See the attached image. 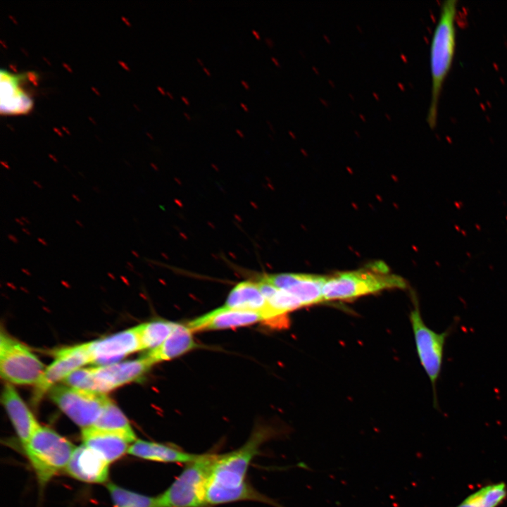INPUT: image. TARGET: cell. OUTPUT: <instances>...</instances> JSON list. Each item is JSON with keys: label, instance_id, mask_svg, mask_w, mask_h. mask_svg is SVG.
Masks as SVG:
<instances>
[{"label": "cell", "instance_id": "cell-44", "mask_svg": "<svg viewBox=\"0 0 507 507\" xmlns=\"http://www.w3.org/2000/svg\"><path fill=\"white\" fill-rule=\"evenodd\" d=\"M122 20L127 26H131V24L129 23V21L126 19L125 17H122Z\"/></svg>", "mask_w": 507, "mask_h": 507}, {"label": "cell", "instance_id": "cell-63", "mask_svg": "<svg viewBox=\"0 0 507 507\" xmlns=\"http://www.w3.org/2000/svg\"><path fill=\"white\" fill-rule=\"evenodd\" d=\"M79 174H80V175H81L82 177H84V175H83V174H82V173L79 172Z\"/></svg>", "mask_w": 507, "mask_h": 507}, {"label": "cell", "instance_id": "cell-8", "mask_svg": "<svg viewBox=\"0 0 507 507\" xmlns=\"http://www.w3.org/2000/svg\"><path fill=\"white\" fill-rule=\"evenodd\" d=\"M51 400L82 429L92 427L110 399L106 394L57 385L49 391Z\"/></svg>", "mask_w": 507, "mask_h": 507}, {"label": "cell", "instance_id": "cell-18", "mask_svg": "<svg viewBox=\"0 0 507 507\" xmlns=\"http://www.w3.org/2000/svg\"><path fill=\"white\" fill-rule=\"evenodd\" d=\"M127 453L142 459L166 463L188 464L197 459L200 454L184 451L173 445L137 439Z\"/></svg>", "mask_w": 507, "mask_h": 507}, {"label": "cell", "instance_id": "cell-36", "mask_svg": "<svg viewBox=\"0 0 507 507\" xmlns=\"http://www.w3.org/2000/svg\"><path fill=\"white\" fill-rule=\"evenodd\" d=\"M37 241L44 246H47V244H48L47 242L42 238H40V237L37 238Z\"/></svg>", "mask_w": 507, "mask_h": 507}, {"label": "cell", "instance_id": "cell-9", "mask_svg": "<svg viewBox=\"0 0 507 507\" xmlns=\"http://www.w3.org/2000/svg\"><path fill=\"white\" fill-rule=\"evenodd\" d=\"M88 363H92L89 342L56 350L54 361L45 368L35 385L33 402L38 403L56 383L63 381L71 373Z\"/></svg>", "mask_w": 507, "mask_h": 507}, {"label": "cell", "instance_id": "cell-15", "mask_svg": "<svg viewBox=\"0 0 507 507\" xmlns=\"http://www.w3.org/2000/svg\"><path fill=\"white\" fill-rule=\"evenodd\" d=\"M108 467L109 463L99 453L82 444L75 449L65 470L77 480L101 484L108 479Z\"/></svg>", "mask_w": 507, "mask_h": 507}, {"label": "cell", "instance_id": "cell-24", "mask_svg": "<svg viewBox=\"0 0 507 507\" xmlns=\"http://www.w3.org/2000/svg\"><path fill=\"white\" fill-rule=\"evenodd\" d=\"M177 323L155 320L136 326L142 350H152L161 344L170 334Z\"/></svg>", "mask_w": 507, "mask_h": 507}, {"label": "cell", "instance_id": "cell-29", "mask_svg": "<svg viewBox=\"0 0 507 507\" xmlns=\"http://www.w3.org/2000/svg\"><path fill=\"white\" fill-rule=\"evenodd\" d=\"M251 32H252V34L255 36V37H256L257 39H261V35H260L259 32H258L257 30H254H254H251Z\"/></svg>", "mask_w": 507, "mask_h": 507}, {"label": "cell", "instance_id": "cell-55", "mask_svg": "<svg viewBox=\"0 0 507 507\" xmlns=\"http://www.w3.org/2000/svg\"><path fill=\"white\" fill-rule=\"evenodd\" d=\"M93 189L97 193H99L100 192L99 189L95 186L93 187Z\"/></svg>", "mask_w": 507, "mask_h": 507}, {"label": "cell", "instance_id": "cell-16", "mask_svg": "<svg viewBox=\"0 0 507 507\" xmlns=\"http://www.w3.org/2000/svg\"><path fill=\"white\" fill-rule=\"evenodd\" d=\"M1 402L23 446L39 427L32 413L14 387L6 383L3 389Z\"/></svg>", "mask_w": 507, "mask_h": 507}, {"label": "cell", "instance_id": "cell-17", "mask_svg": "<svg viewBox=\"0 0 507 507\" xmlns=\"http://www.w3.org/2000/svg\"><path fill=\"white\" fill-rule=\"evenodd\" d=\"M83 444L99 453L111 463L128 452L132 443L123 435L93 427L82 429Z\"/></svg>", "mask_w": 507, "mask_h": 507}, {"label": "cell", "instance_id": "cell-34", "mask_svg": "<svg viewBox=\"0 0 507 507\" xmlns=\"http://www.w3.org/2000/svg\"><path fill=\"white\" fill-rule=\"evenodd\" d=\"M265 41L266 44H267L269 46H273V41H272L271 39H270V38H268V37H266V38L265 39Z\"/></svg>", "mask_w": 507, "mask_h": 507}, {"label": "cell", "instance_id": "cell-54", "mask_svg": "<svg viewBox=\"0 0 507 507\" xmlns=\"http://www.w3.org/2000/svg\"><path fill=\"white\" fill-rule=\"evenodd\" d=\"M10 68H11L14 72H16V71H17V68H15V66L13 65L12 64L10 65Z\"/></svg>", "mask_w": 507, "mask_h": 507}, {"label": "cell", "instance_id": "cell-5", "mask_svg": "<svg viewBox=\"0 0 507 507\" xmlns=\"http://www.w3.org/2000/svg\"><path fill=\"white\" fill-rule=\"evenodd\" d=\"M218 454H200L186 467L161 494L157 507H209L206 493L209 477Z\"/></svg>", "mask_w": 507, "mask_h": 507}, {"label": "cell", "instance_id": "cell-1", "mask_svg": "<svg viewBox=\"0 0 507 507\" xmlns=\"http://www.w3.org/2000/svg\"><path fill=\"white\" fill-rule=\"evenodd\" d=\"M274 434L269 428L258 427L237 450L218 454L206 488V501L209 507L243 501L273 504L249 484L246 475L262 444Z\"/></svg>", "mask_w": 507, "mask_h": 507}, {"label": "cell", "instance_id": "cell-41", "mask_svg": "<svg viewBox=\"0 0 507 507\" xmlns=\"http://www.w3.org/2000/svg\"><path fill=\"white\" fill-rule=\"evenodd\" d=\"M15 220L20 225L23 226L24 222L20 218H15Z\"/></svg>", "mask_w": 507, "mask_h": 507}, {"label": "cell", "instance_id": "cell-46", "mask_svg": "<svg viewBox=\"0 0 507 507\" xmlns=\"http://www.w3.org/2000/svg\"><path fill=\"white\" fill-rule=\"evenodd\" d=\"M54 130L55 132H56V133L58 134V135H59V136H61V137L63 136L62 132H61L58 129L54 127Z\"/></svg>", "mask_w": 507, "mask_h": 507}, {"label": "cell", "instance_id": "cell-10", "mask_svg": "<svg viewBox=\"0 0 507 507\" xmlns=\"http://www.w3.org/2000/svg\"><path fill=\"white\" fill-rule=\"evenodd\" d=\"M226 307L261 314L263 323L272 328L284 329L289 325L288 316H277L269 307L257 281H242L230 292Z\"/></svg>", "mask_w": 507, "mask_h": 507}, {"label": "cell", "instance_id": "cell-7", "mask_svg": "<svg viewBox=\"0 0 507 507\" xmlns=\"http://www.w3.org/2000/svg\"><path fill=\"white\" fill-rule=\"evenodd\" d=\"M45 368L41 361L25 345L1 332L0 338V373L8 383L36 385Z\"/></svg>", "mask_w": 507, "mask_h": 507}, {"label": "cell", "instance_id": "cell-26", "mask_svg": "<svg viewBox=\"0 0 507 507\" xmlns=\"http://www.w3.org/2000/svg\"><path fill=\"white\" fill-rule=\"evenodd\" d=\"M63 382L65 385L71 387L97 392L92 368H80L71 373Z\"/></svg>", "mask_w": 507, "mask_h": 507}, {"label": "cell", "instance_id": "cell-62", "mask_svg": "<svg viewBox=\"0 0 507 507\" xmlns=\"http://www.w3.org/2000/svg\"><path fill=\"white\" fill-rule=\"evenodd\" d=\"M146 134H147L149 137L153 138V137L151 136V134H149V133L147 132Z\"/></svg>", "mask_w": 507, "mask_h": 507}, {"label": "cell", "instance_id": "cell-3", "mask_svg": "<svg viewBox=\"0 0 507 507\" xmlns=\"http://www.w3.org/2000/svg\"><path fill=\"white\" fill-rule=\"evenodd\" d=\"M406 287L407 282L402 277L389 273L383 265H376L327 276L323 297L324 301L350 300L383 290Z\"/></svg>", "mask_w": 507, "mask_h": 507}, {"label": "cell", "instance_id": "cell-4", "mask_svg": "<svg viewBox=\"0 0 507 507\" xmlns=\"http://www.w3.org/2000/svg\"><path fill=\"white\" fill-rule=\"evenodd\" d=\"M41 487L65 470L76 446L55 430L41 426L23 446Z\"/></svg>", "mask_w": 507, "mask_h": 507}, {"label": "cell", "instance_id": "cell-43", "mask_svg": "<svg viewBox=\"0 0 507 507\" xmlns=\"http://www.w3.org/2000/svg\"><path fill=\"white\" fill-rule=\"evenodd\" d=\"M72 196H73V198L75 201H77V202H80V201H81L80 199V198L78 197V196H77L76 194H72Z\"/></svg>", "mask_w": 507, "mask_h": 507}, {"label": "cell", "instance_id": "cell-22", "mask_svg": "<svg viewBox=\"0 0 507 507\" xmlns=\"http://www.w3.org/2000/svg\"><path fill=\"white\" fill-rule=\"evenodd\" d=\"M256 281L269 307L277 316H288L289 313L303 307L299 300L288 292L258 278Z\"/></svg>", "mask_w": 507, "mask_h": 507}, {"label": "cell", "instance_id": "cell-31", "mask_svg": "<svg viewBox=\"0 0 507 507\" xmlns=\"http://www.w3.org/2000/svg\"><path fill=\"white\" fill-rule=\"evenodd\" d=\"M118 63L126 70H130L129 67L127 65V64L125 62L119 61Z\"/></svg>", "mask_w": 507, "mask_h": 507}, {"label": "cell", "instance_id": "cell-27", "mask_svg": "<svg viewBox=\"0 0 507 507\" xmlns=\"http://www.w3.org/2000/svg\"><path fill=\"white\" fill-rule=\"evenodd\" d=\"M27 79L30 82H31L33 84L37 85V78L38 75L34 73V72H29L27 73Z\"/></svg>", "mask_w": 507, "mask_h": 507}, {"label": "cell", "instance_id": "cell-40", "mask_svg": "<svg viewBox=\"0 0 507 507\" xmlns=\"http://www.w3.org/2000/svg\"><path fill=\"white\" fill-rule=\"evenodd\" d=\"M33 184H34L36 187H37L38 188H39V189H42V188H43V187L42 186V184H41L40 183H39L38 182L35 181V180L33 181Z\"/></svg>", "mask_w": 507, "mask_h": 507}, {"label": "cell", "instance_id": "cell-19", "mask_svg": "<svg viewBox=\"0 0 507 507\" xmlns=\"http://www.w3.org/2000/svg\"><path fill=\"white\" fill-rule=\"evenodd\" d=\"M193 332L187 325L177 323L170 334L156 348L144 356L153 365L170 361L197 347Z\"/></svg>", "mask_w": 507, "mask_h": 507}, {"label": "cell", "instance_id": "cell-47", "mask_svg": "<svg viewBox=\"0 0 507 507\" xmlns=\"http://www.w3.org/2000/svg\"><path fill=\"white\" fill-rule=\"evenodd\" d=\"M22 231L23 232H25V234H27V235H31V233L30 232V231L26 228L23 227Z\"/></svg>", "mask_w": 507, "mask_h": 507}, {"label": "cell", "instance_id": "cell-28", "mask_svg": "<svg viewBox=\"0 0 507 507\" xmlns=\"http://www.w3.org/2000/svg\"><path fill=\"white\" fill-rule=\"evenodd\" d=\"M8 238L12 242H13V243H15V244H18V239L16 238V237H15L14 235H13V234H8Z\"/></svg>", "mask_w": 507, "mask_h": 507}, {"label": "cell", "instance_id": "cell-58", "mask_svg": "<svg viewBox=\"0 0 507 507\" xmlns=\"http://www.w3.org/2000/svg\"><path fill=\"white\" fill-rule=\"evenodd\" d=\"M267 123L268 124V126H269V127L271 128V130H273V126H272L271 123H270L268 120H267Z\"/></svg>", "mask_w": 507, "mask_h": 507}, {"label": "cell", "instance_id": "cell-25", "mask_svg": "<svg viewBox=\"0 0 507 507\" xmlns=\"http://www.w3.org/2000/svg\"><path fill=\"white\" fill-rule=\"evenodd\" d=\"M114 507H157L156 497L134 492L113 483L107 484Z\"/></svg>", "mask_w": 507, "mask_h": 507}, {"label": "cell", "instance_id": "cell-6", "mask_svg": "<svg viewBox=\"0 0 507 507\" xmlns=\"http://www.w3.org/2000/svg\"><path fill=\"white\" fill-rule=\"evenodd\" d=\"M410 313V320L419 361L426 373L433 389L434 406H438L436 385L442 371L444 347L447 338L456 325L439 333L430 328L424 322L417 300Z\"/></svg>", "mask_w": 507, "mask_h": 507}, {"label": "cell", "instance_id": "cell-20", "mask_svg": "<svg viewBox=\"0 0 507 507\" xmlns=\"http://www.w3.org/2000/svg\"><path fill=\"white\" fill-rule=\"evenodd\" d=\"M20 75L1 72V113H26L32 108L33 101L19 87Z\"/></svg>", "mask_w": 507, "mask_h": 507}, {"label": "cell", "instance_id": "cell-14", "mask_svg": "<svg viewBox=\"0 0 507 507\" xmlns=\"http://www.w3.org/2000/svg\"><path fill=\"white\" fill-rule=\"evenodd\" d=\"M263 323V316L257 313L234 309L223 306L191 321L187 325L193 332L236 328Z\"/></svg>", "mask_w": 507, "mask_h": 507}, {"label": "cell", "instance_id": "cell-33", "mask_svg": "<svg viewBox=\"0 0 507 507\" xmlns=\"http://www.w3.org/2000/svg\"><path fill=\"white\" fill-rule=\"evenodd\" d=\"M181 99H182V101L185 104L189 105L190 102H189V99H188L186 96H181Z\"/></svg>", "mask_w": 507, "mask_h": 507}, {"label": "cell", "instance_id": "cell-23", "mask_svg": "<svg viewBox=\"0 0 507 507\" xmlns=\"http://www.w3.org/2000/svg\"><path fill=\"white\" fill-rule=\"evenodd\" d=\"M507 498L503 482L489 484L468 496L456 507H498Z\"/></svg>", "mask_w": 507, "mask_h": 507}, {"label": "cell", "instance_id": "cell-56", "mask_svg": "<svg viewBox=\"0 0 507 507\" xmlns=\"http://www.w3.org/2000/svg\"><path fill=\"white\" fill-rule=\"evenodd\" d=\"M271 59L275 64L278 65L277 61L274 57H272Z\"/></svg>", "mask_w": 507, "mask_h": 507}, {"label": "cell", "instance_id": "cell-42", "mask_svg": "<svg viewBox=\"0 0 507 507\" xmlns=\"http://www.w3.org/2000/svg\"><path fill=\"white\" fill-rule=\"evenodd\" d=\"M203 70L206 73V75H208L209 76L211 75L210 70L206 67L203 66Z\"/></svg>", "mask_w": 507, "mask_h": 507}, {"label": "cell", "instance_id": "cell-52", "mask_svg": "<svg viewBox=\"0 0 507 507\" xmlns=\"http://www.w3.org/2000/svg\"><path fill=\"white\" fill-rule=\"evenodd\" d=\"M75 223H76L80 227H84V225H82V223L79 220H75Z\"/></svg>", "mask_w": 507, "mask_h": 507}, {"label": "cell", "instance_id": "cell-13", "mask_svg": "<svg viewBox=\"0 0 507 507\" xmlns=\"http://www.w3.org/2000/svg\"><path fill=\"white\" fill-rule=\"evenodd\" d=\"M89 344L92 363L97 366L118 363L127 355L142 350L136 327Z\"/></svg>", "mask_w": 507, "mask_h": 507}, {"label": "cell", "instance_id": "cell-32", "mask_svg": "<svg viewBox=\"0 0 507 507\" xmlns=\"http://www.w3.org/2000/svg\"><path fill=\"white\" fill-rule=\"evenodd\" d=\"M156 88L158 90V92H161L163 95L166 94V91L161 86H157Z\"/></svg>", "mask_w": 507, "mask_h": 507}, {"label": "cell", "instance_id": "cell-2", "mask_svg": "<svg viewBox=\"0 0 507 507\" xmlns=\"http://www.w3.org/2000/svg\"><path fill=\"white\" fill-rule=\"evenodd\" d=\"M458 1L446 0L440 6L438 21L430 46L431 94L427 123L433 130L437 124L439 101L452 66L456 47V20Z\"/></svg>", "mask_w": 507, "mask_h": 507}, {"label": "cell", "instance_id": "cell-21", "mask_svg": "<svg viewBox=\"0 0 507 507\" xmlns=\"http://www.w3.org/2000/svg\"><path fill=\"white\" fill-rule=\"evenodd\" d=\"M92 427L120 434L128 439L132 444L137 440L135 433L129 420L111 399L106 404L100 416Z\"/></svg>", "mask_w": 507, "mask_h": 507}, {"label": "cell", "instance_id": "cell-50", "mask_svg": "<svg viewBox=\"0 0 507 507\" xmlns=\"http://www.w3.org/2000/svg\"><path fill=\"white\" fill-rule=\"evenodd\" d=\"M184 115L186 117V118H187L188 120H190L192 119L191 117H190V115H189L187 113H186V112H184Z\"/></svg>", "mask_w": 507, "mask_h": 507}, {"label": "cell", "instance_id": "cell-59", "mask_svg": "<svg viewBox=\"0 0 507 507\" xmlns=\"http://www.w3.org/2000/svg\"><path fill=\"white\" fill-rule=\"evenodd\" d=\"M131 252H132V254L133 255H134L135 256H137V257L139 256L138 254H137V252H135L134 251H132Z\"/></svg>", "mask_w": 507, "mask_h": 507}, {"label": "cell", "instance_id": "cell-30", "mask_svg": "<svg viewBox=\"0 0 507 507\" xmlns=\"http://www.w3.org/2000/svg\"><path fill=\"white\" fill-rule=\"evenodd\" d=\"M241 84H242V86H243L246 89H250L249 84L248 82H246L245 80H241Z\"/></svg>", "mask_w": 507, "mask_h": 507}, {"label": "cell", "instance_id": "cell-12", "mask_svg": "<svg viewBox=\"0 0 507 507\" xmlns=\"http://www.w3.org/2000/svg\"><path fill=\"white\" fill-rule=\"evenodd\" d=\"M153 364L145 357L92 367L96 392L106 394L117 387L141 379Z\"/></svg>", "mask_w": 507, "mask_h": 507}, {"label": "cell", "instance_id": "cell-60", "mask_svg": "<svg viewBox=\"0 0 507 507\" xmlns=\"http://www.w3.org/2000/svg\"><path fill=\"white\" fill-rule=\"evenodd\" d=\"M62 128L63 129V130H64L65 132H66L67 133H68V134H70V132H69V131H68V130H67V129H66L65 127H62Z\"/></svg>", "mask_w": 507, "mask_h": 507}, {"label": "cell", "instance_id": "cell-61", "mask_svg": "<svg viewBox=\"0 0 507 507\" xmlns=\"http://www.w3.org/2000/svg\"><path fill=\"white\" fill-rule=\"evenodd\" d=\"M127 265H129V266H130V267H133V266L132 265V263H130L129 261L127 262Z\"/></svg>", "mask_w": 507, "mask_h": 507}, {"label": "cell", "instance_id": "cell-39", "mask_svg": "<svg viewBox=\"0 0 507 507\" xmlns=\"http://www.w3.org/2000/svg\"><path fill=\"white\" fill-rule=\"evenodd\" d=\"M1 165H3L6 169H9V168H10L9 165H8V163H7L6 162H5V161H1Z\"/></svg>", "mask_w": 507, "mask_h": 507}, {"label": "cell", "instance_id": "cell-45", "mask_svg": "<svg viewBox=\"0 0 507 507\" xmlns=\"http://www.w3.org/2000/svg\"><path fill=\"white\" fill-rule=\"evenodd\" d=\"M20 219H21L23 222H25V223H28V224L30 223V220H29L27 218H25V217H24V216H21V217H20Z\"/></svg>", "mask_w": 507, "mask_h": 507}, {"label": "cell", "instance_id": "cell-57", "mask_svg": "<svg viewBox=\"0 0 507 507\" xmlns=\"http://www.w3.org/2000/svg\"><path fill=\"white\" fill-rule=\"evenodd\" d=\"M22 271L24 272V273H25L27 274V275H30V273H29V271H28L27 270H26V269H22Z\"/></svg>", "mask_w": 507, "mask_h": 507}, {"label": "cell", "instance_id": "cell-37", "mask_svg": "<svg viewBox=\"0 0 507 507\" xmlns=\"http://www.w3.org/2000/svg\"><path fill=\"white\" fill-rule=\"evenodd\" d=\"M240 106L245 111H249V107L244 103L241 102Z\"/></svg>", "mask_w": 507, "mask_h": 507}, {"label": "cell", "instance_id": "cell-35", "mask_svg": "<svg viewBox=\"0 0 507 507\" xmlns=\"http://www.w3.org/2000/svg\"><path fill=\"white\" fill-rule=\"evenodd\" d=\"M62 65H63V66L68 71H69L70 73H72V72H73V70H72V68L70 67V65H68L66 64L65 63H63Z\"/></svg>", "mask_w": 507, "mask_h": 507}, {"label": "cell", "instance_id": "cell-48", "mask_svg": "<svg viewBox=\"0 0 507 507\" xmlns=\"http://www.w3.org/2000/svg\"><path fill=\"white\" fill-rule=\"evenodd\" d=\"M236 132H237L240 137H244L243 132H242L241 130H239V129H236Z\"/></svg>", "mask_w": 507, "mask_h": 507}, {"label": "cell", "instance_id": "cell-11", "mask_svg": "<svg viewBox=\"0 0 507 507\" xmlns=\"http://www.w3.org/2000/svg\"><path fill=\"white\" fill-rule=\"evenodd\" d=\"M327 275L306 273L265 274L258 279L295 296L303 307L324 301L323 287Z\"/></svg>", "mask_w": 507, "mask_h": 507}, {"label": "cell", "instance_id": "cell-49", "mask_svg": "<svg viewBox=\"0 0 507 507\" xmlns=\"http://www.w3.org/2000/svg\"><path fill=\"white\" fill-rule=\"evenodd\" d=\"M91 89H92V91H93L94 93H96L98 96L100 95V93L98 92V89H95V88L93 87H92Z\"/></svg>", "mask_w": 507, "mask_h": 507}, {"label": "cell", "instance_id": "cell-51", "mask_svg": "<svg viewBox=\"0 0 507 507\" xmlns=\"http://www.w3.org/2000/svg\"><path fill=\"white\" fill-rule=\"evenodd\" d=\"M196 61H197V62H198L201 65L204 66V63H203V61H201V58H199L197 57V58H196Z\"/></svg>", "mask_w": 507, "mask_h": 507}, {"label": "cell", "instance_id": "cell-53", "mask_svg": "<svg viewBox=\"0 0 507 507\" xmlns=\"http://www.w3.org/2000/svg\"><path fill=\"white\" fill-rule=\"evenodd\" d=\"M166 94H167L170 99H174L173 95L170 92H168V91H167V92H166Z\"/></svg>", "mask_w": 507, "mask_h": 507}, {"label": "cell", "instance_id": "cell-38", "mask_svg": "<svg viewBox=\"0 0 507 507\" xmlns=\"http://www.w3.org/2000/svg\"><path fill=\"white\" fill-rule=\"evenodd\" d=\"M49 157L54 162L58 163L57 158L51 154H49Z\"/></svg>", "mask_w": 507, "mask_h": 507}]
</instances>
